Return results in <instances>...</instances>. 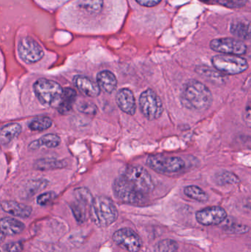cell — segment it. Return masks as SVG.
<instances>
[{"label": "cell", "instance_id": "1", "mask_svg": "<svg viewBox=\"0 0 251 252\" xmlns=\"http://www.w3.org/2000/svg\"><path fill=\"white\" fill-rule=\"evenodd\" d=\"M180 99L184 107L197 112L207 110L213 103L211 90L203 83L195 79L184 84Z\"/></svg>", "mask_w": 251, "mask_h": 252}, {"label": "cell", "instance_id": "2", "mask_svg": "<svg viewBox=\"0 0 251 252\" xmlns=\"http://www.w3.org/2000/svg\"><path fill=\"white\" fill-rule=\"evenodd\" d=\"M91 220L99 227H107L116 221L118 211L112 199L106 196H97L90 207Z\"/></svg>", "mask_w": 251, "mask_h": 252}, {"label": "cell", "instance_id": "3", "mask_svg": "<svg viewBox=\"0 0 251 252\" xmlns=\"http://www.w3.org/2000/svg\"><path fill=\"white\" fill-rule=\"evenodd\" d=\"M63 89L60 84L52 80L41 78L33 85L34 93L41 104L44 106H58Z\"/></svg>", "mask_w": 251, "mask_h": 252}, {"label": "cell", "instance_id": "4", "mask_svg": "<svg viewBox=\"0 0 251 252\" xmlns=\"http://www.w3.org/2000/svg\"><path fill=\"white\" fill-rule=\"evenodd\" d=\"M122 176L141 194L147 196L154 189V183L149 172L139 165L128 166Z\"/></svg>", "mask_w": 251, "mask_h": 252}, {"label": "cell", "instance_id": "5", "mask_svg": "<svg viewBox=\"0 0 251 252\" xmlns=\"http://www.w3.org/2000/svg\"><path fill=\"white\" fill-rule=\"evenodd\" d=\"M212 63L218 72L228 75H239L249 69L247 60L234 55L215 56L212 58Z\"/></svg>", "mask_w": 251, "mask_h": 252}, {"label": "cell", "instance_id": "6", "mask_svg": "<svg viewBox=\"0 0 251 252\" xmlns=\"http://www.w3.org/2000/svg\"><path fill=\"white\" fill-rule=\"evenodd\" d=\"M146 162L152 170L162 174L178 173L186 166L185 161L180 157H166L160 154L150 156Z\"/></svg>", "mask_w": 251, "mask_h": 252}, {"label": "cell", "instance_id": "7", "mask_svg": "<svg viewBox=\"0 0 251 252\" xmlns=\"http://www.w3.org/2000/svg\"><path fill=\"white\" fill-rule=\"evenodd\" d=\"M139 108L149 121L159 119L163 113V103L160 97L151 89L145 90L139 97Z\"/></svg>", "mask_w": 251, "mask_h": 252}, {"label": "cell", "instance_id": "8", "mask_svg": "<svg viewBox=\"0 0 251 252\" xmlns=\"http://www.w3.org/2000/svg\"><path fill=\"white\" fill-rule=\"evenodd\" d=\"M113 190L115 196L126 204H140L145 199V195L136 189L122 175L113 182Z\"/></svg>", "mask_w": 251, "mask_h": 252}, {"label": "cell", "instance_id": "9", "mask_svg": "<svg viewBox=\"0 0 251 252\" xmlns=\"http://www.w3.org/2000/svg\"><path fill=\"white\" fill-rule=\"evenodd\" d=\"M18 52L21 59L27 63L39 62L44 54L41 46L30 37H25L19 41Z\"/></svg>", "mask_w": 251, "mask_h": 252}, {"label": "cell", "instance_id": "10", "mask_svg": "<svg viewBox=\"0 0 251 252\" xmlns=\"http://www.w3.org/2000/svg\"><path fill=\"white\" fill-rule=\"evenodd\" d=\"M210 47L214 51L226 55L241 56L247 52V46L243 41L232 38H221L212 40Z\"/></svg>", "mask_w": 251, "mask_h": 252}, {"label": "cell", "instance_id": "11", "mask_svg": "<svg viewBox=\"0 0 251 252\" xmlns=\"http://www.w3.org/2000/svg\"><path fill=\"white\" fill-rule=\"evenodd\" d=\"M113 240L116 245L129 252H137L141 250L142 241L134 230L128 228L119 229L113 234Z\"/></svg>", "mask_w": 251, "mask_h": 252}, {"label": "cell", "instance_id": "12", "mask_svg": "<svg viewBox=\"0 0 251 252\" xmlns=\"http://www.w3.org/2000/svg\"><path fill=\"white\" fill-rule=\"evenodd\" d=\"M227 213L221 207H211L200 210L196 213L197 222L203 226H216L226 219Z\"/></svg>", "mask_w": 251, "mask_h": 252}, {"label": "cell", "instance_id": "13", "mask_svg": "<svg viewBox=\"0 0 251 252\" xmlns=\"http://www.w3.org/2000/svg\"><path fill=\"white\" fill-rule=\"evenodd\" d=\"M116 102L119 109L129 115H135L137 112V102L134 93L129 89L119 90L116 94Z\"/></svg>", "mask_w": 251, "mask_h": 252}, {"label": "cell", "instance_id": "14", "mask_svg": "<svg viewBox=\"0 0 251 252\" xmlns=\"http://www.w3.org/2000/svg\"><path fill=\"white\" fill-rule=\"evenodd\" d=\"M74 84L81 93L87 97H96L100 94V87L97 83L83 75H76L74 78Z\"/></svg>", "mask_w": 251, "mask_h": 252}, {"label": "cell", "instance_id": "15", "mask_svg": "<svg viewBox=\"0 0 251 252\" xmlns=\"http://www.w3.org/2000/svg\"><path fill=\"white\" fill-rule=\"evenodd\" d=\"M0 207L4 213L15 217L28 219L32 214V207L16 201H3L0 203Z\"/></svg>", "mask_w": 251, "mask_h": 252}, {"label": "cell", "instance_id": "16", "mask_svg": "<svg viewBox=\"0 0 251 252\" xmlns=\"http://www.w3.org/2000/svg\"><path fill=\"white\" fill-rule=\"evenodd\" d=\"M97 84L100 90L111 94L116 90L117 79L113 72L109 70L102 71L97 75Z\"/></svg>", "mask_w": 251, "mask_h": 252}, {"label": "cell", "instance_id": "17", "mask_svg": "<svg viewBox=\"0 0 251 252\" xmlns=\"http://www.w3.org/2000/svg\"><path fill=\"white\" fill-rule=\"evenodd\" d=\"M25 229V224L17 219L7 217L0 219V230L5 236L19 235Z\"/></svg>", "mask_w": 251, "mask_h": 252}, {"label": "cell", "instance_id": "18", "mask_svg": "<svg viewBox=\"0 0 251 252\" xmlns=\"http://www.w3.org/2000/svg\"><path fill=\"white\" fill-rule=\"evenodd\" d=\"M76 97V92L72 89L66 88L63 90V93H62L58 106H57L59 112L60 113L64 114L70 111L75 103Z\"/></svg>", "mask_w": 251, "mask_h": 252}, {"label": "cell", "instance_id": "19", "mask_svg": "<svg viewBox=\"0 0 251 252\" xmlns=\"http://www.w3.org/2000/svg\"><path fill=\"white\" fill-rule=\"evenodd\" d=\"M60 143V138L54 133H48L37 140L33 141L29 144V148L32 150H36L41 146L53 148L58 146Z\"/></svg>", "mask_w": 251, "mask_h": 252}, {"label": "cell", "instance_id": "20", "mask_svg": "<svg viewBox=\"0 0 251 252\" xmlns=\"http://www.w3.org/2000/svg\"><path fill=\"white\" fill-rule=\"evenodd\" d=\"M22 132V126L18 124H10L0 129V144L5 145L19 136Z\"/></svg>", "mask_w": 251, "mask_h": 252}, {"label": "cell", "instance_id": "21", "mask_svg": "<svg viewBox=\"0 0 251 252\" xmlns=\"http://www.w3.org/2000/svg\"><path fill=\"white\" fill-rule=\"evenodd\" d=\"M231 32L237 38L243 40L250 39L251 25L247 20H238L231 25Z\"/></svg>", "mask_w": 251, "mask_h": 252}, {"label": "cell", "instance_id": "22", "mask_svg": "<svg viewBox=\"0 0 251 252\" xmlns=\"http://www.w3.org/2000/svg\"><path fill=\"white\" fill-rule=\"evenodd\" d=\"M48 184V181L44 179L29 181L28 184H26L25 189H24L25 198L33 196L37 192L45 189Z\"/></svg>", "mask_w": 251, "mask_h": 252}, {"label": "cell", "instance_id": "23", "mask_svg": "<svg viewBox=\"0 0 251 252\" xmlns=\"http://www.w3.org/2000/svg\"><path fill=\"white\" fill-rule=\"evenodd\" d=\"M66 166V161L56 159V158H41L35 161V168L40 170L63 168Z\"/></svg>", "mask_w": 251, "mask_h": 252}, {"label": "cell", "instance_id": "24", "mask_svg": "<svg viewBox=\"0 0 251 252\" xmlns=\"http://www.w3.org/2000/svg\"><path fill=\"white\" fill-rule=\"evenodd\" d=\"M184 194L189 198L200 202H205L209 200V195L199 187L190 185L184 188Z\"/></svg>", "mask_w": 251, "mask_h": 252}, {"label": "cell", "instance_id": "25", "mask_svg": "<svg viewBox=\"0 0 251 252\" xmlns=\"http://www.w3.org/2000/svg\"><path fill=\"white\" fill-rule=\"evenodd\" d=\"M78 5L87 13L94 14L101 11L103 0H78Z\"/></svg>", "mask_w": 251, "mask_h": 252}, {"label": "cell", "instance_id": "26", "mask_svg": "<svg viewBox=\"0 0 251 252\" xmlns=\"http://www.w3.org/2000/svg\"><path fill=\"white\" fill-rule=\"evenodd\" d=\"M71 209L78 223H83L86 220L88 210H90L89 207L75 201V202L72 203L71 205Z\"/></svg>", "mask_w": 251, "mask_h": 252}, {"label": "cell", "instance_id": "27", "mask_svg": "<svg viewBox=\"0 0 251 252\" xmlns=\"http://www.w3.org/2000/svg\"><path fill=\"white\" fill-rule=\"evenodd\" d=\"M53 125L51 119L47 117H40L32 120L29 124V128L35 131L47 130Z\"/></svg>", "mask_w": 251, "mask_h": 252}, {"label": "cell", "instance_id": "28", "mask_svg": "<svg viewBox=\"0 0 251 252\" xmlns=\"http://www.w3.org/2000/svg\"><path fill=\"white\" fill-rule=\"evenodd\" d=\"M74 195L77 201L91 207L94 198L88 189L85 188H78L74 192Z\"/></svg>", "mask_w": 251, "mask_h": 252}, {"label": "cell", "instance_id": "29", "mask_svg": "<svg viewBox=\"0 0 251 252\" xmlns=\"http://www.w3.org/2000/svg\"><path fill=\"white\" fill-rule=\"evenodd\" d=\"M196 71H197V74L201 75L203 78H208V79L215 81L216 83L223 82V77L221 74L215 72L206 66H197Z\"/></svg>", "mask_w": 251, "mask_h": 252}, {"label": "cell", "instance_id": "30", "mask_svg": "<svg viewBox=\"0 0 251 252\" xmlns=\"http://www.w3.org/2000/svg\"><path fill=\"white\" fill-rule=\"evenodd\" d=\"M178 244L173 240L165 239L156 244L155 252H177Z\"/></svg>", "mask_w": 251, "mask_h": 252}, {"label": "cell", "instance_id": "31", "mask_svg": "<svg viewBox=\"0 0 251 252\" xmlns=\"http://www.w3.org/2000/svg\"><path fill=\"white\" fill-rule=\"evenodd\" d=\"M78 110L85 115H95L97 112V108L91 102H80L78 105Z\"/></svg>", "mask_w": 251, "mask_h": 252}, {"label": "cell", "instance_id": "32", "mask_svg": "<svg viewBox=\"0 0 251 252\" xmlns=\"http://www.w3.org/2000/svg\"><path fill=\"white\" fill-rule=\"evenodd\" d=\"M56 192L53 191H49V192H44L38 195L37 198V204L40 206H46L51 203L53 200L56 198Z\"/></svg>", "mask_w": 251, "mask_h": 252}, {"label": "cell", "instance_id": "33", "mask_svg": "<svg viewBox=\"0 0 251 252\" xmlns=\"http://www.w3.org/2000/svg\"><path fill=\"white\" fill-rule=\"evenodd\" d=\"M248 0H217V3L229 7V8H240L244 7Z\"/></svg>", "mask_w": 251, "mask_h": 252}, {"label": "cell", "instance_id": "34", "mask_svg": "<svg viewBox=\"0 0 251 252\" xmlns=\"http://www.w3.org/2000/svg\"><path fill=\"white\" fill-rule=\"evenodd\" d=\"M218 178V180L221 182H226V183H234L236 181L238 180L237 176L234 174H232L229 172H225V173H221Z\"/></svg>", "mask_w": 251, "mask_h": 252}, {"label": "cell", "instance_id": "35", "mask_svg": "<svg viewBox=\"0 0 251 252\" xmlns=\"http://www.w3.org/2000/svg\"><path fill=\"white\" fill-rule=\"evenodd\" d=\"M6 252H22L23 245L20 242L10 243L4 247Z\"/></svg>", "mask_w": 251, "mask_h": 252}, {"label": "cell", "instance_id": "36", "mask_svg": "<svg viewBox=\"0 0 251 252\" xmlns=\"http://www.w3.org/2000/svg\"><path fill=\"white\" fill-rule=\"evenodd\" d=\"M139 4L145 7H153L157 5L161 2L162 0H136Z\"/></svg>", "mask_w": 251, "mask_h": 252}, {"label": "cell", "instance_id": "37", "mask_svg": "<svg viewBox=\"0 0 251 252\" xmlns=\"http://www.w3.org/2000/svg\"><path fill=\"white\" fill-rule=\"evenodd\" d=\"M200 1L208 4H214L217 3V0H200Z\"/></svg>", "mask_w": 251, "mask_h": 252}, {"label": "cell", "instance_id": "38", "mask_svg": "<svg viewBox=\"0 0 251 252\" xmlns=\"http://www.w3.org/2000/svg\"><path fill=\"white\" fill-rule=\"evenodd\" d=\"M4 239H5V235H4V234L2 233V232L0 230V244L2 243L3 241H4Z\"/></svg>", "mask_w": 251, "mask_h": 252}, {"label": "cell", "instance_id": "39", "mask_svg": "<svg viewBox=\"0 0 251 252\" xmlns=\"http://www.w3.org/2000/svg\"><path fill=\"white\" fill-rule=\"evenodd\" d=\"M0 252H1V251H0Z\"/></svg>", "mask_w": 251, "mask_h": 252}]
</instances>
